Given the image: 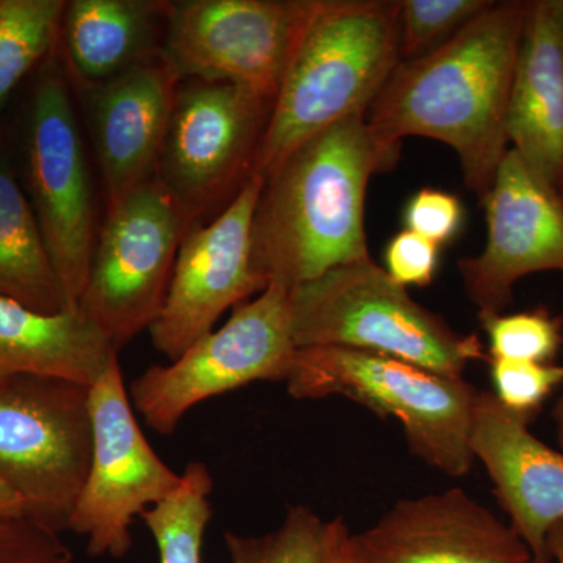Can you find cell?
<instances>
[{
	"label": "cell",
	"instance_id": "cell-1",
	"mask_svg": "<svg viewBox=\"0 0 563 563\" xmlns=\"http://www.w3.org/2000/svg\"><path fill=\"white\" fill-rule=\"evenodd\" d=\"M528 7L493 2L435 49L399 62L366 113L387 146L422 136L453 147L481 202L510 150L507 107Z\"/></svg>",
	"mask_w": 563,
	"mask_h": 563
},
{
	"label": "cell",
	"instance_id": "cell-2",
	"mask_svg": "<svg viewBox=\"0 0 563 563\" xmlns=\"http://www.w3.org/2000/svg\"><path fill=\"white\" fill-rule=\"evenodd\" d=\"M401 147L377 140L366 114L346 118L307 140L265 179L252 221V263L287 290L333 268L372 257L366 190L395 168Z\"/></svg>",
	"mask_w": 563,
	"mask_h": 563
},
{
	"label": "cell",
	"instance_id": "cell-3",
	"mask_svg": "<svg viewBox=\"0 0 563 563\" xmlns=\"http://www.w3.org/2000/svg\"><path fill=\"white\" fill-rule=\"evenodd\" d=\"M401 62V2L324 0L282 81L252 176L336 122L368 113Z\"/></svg>",
	"mask_w": 563,
	"mask_h": 563
},
{
	"label": "cell",
	"instance_id": "cell-4",
	"mask_svg": "<svg viewBox=\"0 0 563 563\" xmlns=\"http://www.w3.org/2000/svg\"><path fill=\"white\" fill-rule=\"evenodd\" d=\"M290 301L298 350L374 352L454 377H463L470 363L487 358L479 336L455 332L372 257L299 285Z\"/></svg>",
	"mask_w": 563,
	"mask_h": 563
},
{
	"label": "cell",
	"instance_id": "cell-5",
	"mask_svg": "<svg viewBox=\"0 0 563 563\" xmlns=\"http://www.w3.org/2000/svg\"><path fill=\"white\" fill-rule=\"evenodd\" d=\"M285 383L295 399L342 396L380 418H395L415 457L448 476L472 470L470 433L479 390L463 377L374 352L302 347Z\"/></svg>",
	"mask_w": 563,
	"mask_h": 563
},
{
	"label": "cell",
	"instance_id": "cell-6",
	"mask_svg": "<svg viewBox=\"0 0 563 563\" xmlns=\"http://www.w3.org/2000/svg\"><path fill=\"white\" fill-rule=\"evenodd\" d=\"M40 69L25 111L20 179L66 307L77 310L99 235L95 192L68 81L54 60Z\"/></svg>",
	"mask_w": 563,
	"mask_h": 563
},
{
	"label": "cell",
	"instance_id": "cell-7",
	"mask_svg": "<svg viewBox=\"0 0 563 563\" xmlns=\"http://www.w3.org/2000/svg\"><path fill=\"white\" fill-rule=\"evenodd\" d=\"M90 387L55 377L0 376V476L29 517L68 531L90 470Z\"/></svg>",
	"mask_w": 563,
	"mask_h": 563
},
{
	"label": "cell",
	"instance_id": "cell-8",
	"mask_svg": "<svg viewBox=\"0 0 563 563\" xmlns=\"http://www.w3.org/2000/svg\"><path fill=\"white\" fill-rule=\"evenodd\" d=\"M192 221L157 176L107 207L79 309L120 351L150 331Z\"/></svg>",
	"mask_w": 563,
	"mask_h": 563
},
{
	"label": "cell",
	"instance_id": "cell-9",
	"mask_svg": "<svg viewBox=\"0 0 563 563\" xmlns=\"http://www.w3.org/2000/svg\"><path fill=\"white\" fill-rule=\"evenodd\" d=\"M290 295L269 284L172 365L150 366L129 387L133 410L152 431L173 435L185 415L207 399L257 380L287 379L298 351Z\"/></svg>",
	"mask_w": 563,
	"mask_h": 563
},
{
	"label": "cell",
	"instance_id": "cell-10",
	"mask_svg": "<svg viewBox=\"0 0 563 563\" xmlns=\"http://www.w3.org/2000/svg\"><path fill=\"white\" fill-rule=\"evenodd\" d=\"M324 0L168 2L161 55L181 80L231 81L276 101Z\"/></svg>",
	"mask_w": 563,
	"mask_h": 563
},
{
	"label": "cell",
	"instance_id": "cell-11",
	"mask_svg": "<svg viewBox=\"0 0 563 563\" xmlns=\"http://www.w3.org/2000/svg\"><path fill=\"white\" fill-rule=\"evenodd\" d=\"M273 107L231 81H179L157 177L192 224L228 206L251 179Z\"/></svg>",
	"mask_w": 563,
	"mask_h": 563
},
{
	"label": "cell",
	"instance_id": "cell-12",
	"mask_svg": "<svg viewBox=\"0 0 563 563\" xmlns=\"http://www.w3.org/2000/svg\"><path fill=\"white\" fill-rule=\"evenodd\" d=\"M90 409V470L68 531L87 539L91 558L122 559L132 548L135 518L168 498L181 474L158 457L141 431L118 358L91 385Z\"/></svg>",
	"mask_w": 563,
	"mask_h": 563
},
{
	"label": "cell",
	"instance_id": "cell-13",
	"mask_svg": "<svg viewBox=\"0 0 563 563\" xmlns=\"http://www.w3.org/2000/svg\"><path fill=\"white\" fill-rule=\"evenodd\" d=\"M265 180L252 176L209 222L192 224L177 254L165 306L150 333L174 362L235 309L268 285L252 263V221Z\"/></svg>",
	"mask_w": 563,
	"mask_h": 563
},
{
	"label": "cell",
	"instance_id": "cell-14",
	"mask_svg": "<svg viewBox=\"0 0 563 563\" xmlns=\"http://www.w3.org/2000/svg\"><path fill=\"white\" fill-rule=\"evenodd\" d=\"M483 203L487 242L479 255L459 262V273L479 312L501 313L518 280L563 273V195L509 150Z\"/></svg>",
	"mask_w": 563,
	"mask_h": 563
},
{
	"label": "cell",
	"instance_id": "cell-15",
	"mask_svg": "<svg viewBox=\"0 0 563 563\" xmlns=\"http://www.w3.org/2000/svg\"><path fill=\"white\" fill-rule=\"evenodd\" d=\"M358 563H531L533 555L462 488L401 499L366 531L352 533Z\"/></svg>",
	"mask_w": 563,
	"mask_h": 563
},
{
	"label": "cell",
	"instance_id": "cell-16",
	"mask_svg": "<svg viewBox=\"0 0 563 563\" xmlns=\"http://www.w3.org/2000/svg\"><path fill=\"white\" fill-rule=\"evenodd\" d=\"M179 79L158 55L117 79L84 88L107 207L157 176Z\"/></svg>",
	"mask_w": 563,
	"mask_h": 563
},
{
	"label": "cell",
	"instance_id": "cell-17",
	"mask_svg": "<svg viewBox=\"0 0 563 563\" xmlns=\"http://www.w3.org/2000/svg\"><path fill=\"white\" fill-rule=\"evenodd\" d=\"M470 448L495 484L496 498L533 559H547V537L563 520V453L507 412L492 391L477 393Z\"/></svg>",
	"mask_w": 563,
	"mask_h": 563
},
{
	"label": "cell",
	"instance_id": "cell-18",
	"mask_svg": "<svg viewBox=\"0 0 563 563\" xmlns=\"http://www.w3.org/2000/svg\"><path fill=\"white\" fill-rule=\"evenodd\" d=\"M507 139L551 187L563 192V40L553 0L529 2L515 65Z\"/></svg>",
	"mask_w": 563,
	"mask_h": 563
},
{
	"label": "cell",
	"instance_id": "cell-19",
	"mask_svg": "<svg viewBox=\"0 0 563 563\" xmlns=\"http://www.w3.org/2000/svg\"><path fill=\"white\" fill-rule=\"evenodd\" d=\"M168 2L70 0L62 18L66 65L80 90L117 79L161 55Z\"/></svg>",
	"mask_w": 563,
	"mask_h": 563
},
{
	"label": "cell",
	"instance_id": "cell-20",
	"mask_svg": "<svg viewBox=\"0 0 563 563\" xmlns=\"http://www.w3.org/2000/svg\"><path fill=\"white\" fill-rule=\"evenodd\" d=\"M118 351L80 309L36 312L0 296V376L55 377L91 387Z\"/></svg>",
	"mask_w": 563,
	"mask_h": 563
},
{
	"label": "cell",
	"instance_id": "cell-21",
	"mask_svg": "<svg viewBox=\"0 0 563 563\" xmlns=\"http://www.w3.org/2000/svg\"><path fill=\"white\" fill-rule=\"evenodd\" d=\"M0 296L36 312L68 310L13 154L3 140H0Z\"/></svg>",
	"mask_w": 563,
	"mask_h": 563
},
{
	"label": "cell",
	"instance_id": "cell-22",
	"mask_svg": "<svg viewBox=\"0 0 563 563\" xmlns=\"http://www.w3.org/2000/svg\"><path fill=\"white\" fill-rule=\"evenodd\" d=\"M180 474L179 487L140 518L154 537L161 563H202L203 536L213 517V477L199 461Z\"/></svg>",
	"mask_w": 563,
	"mask_h": 563
},
{
	"label": "cell",
	"instance_id": "cell-23",
	"mask_svg": "<svg viewBox=\"0 0 563 563\" xmlns=\"http://www.w3.org/2000/svg\"><path fill=\"white\" fill-rule=\"evenodd\" d=\"M65 0H0V109L54 55Z\"/></svg>",
	"mask_w": 563,
	"mask_h": 563
},
{
	"label": "cell",
	"instance_id": "cell-24",
	"mask_svg": "<svg viewBox=\"0 0 563 563\" xmlns=\"http://www.w3.org/2000/svg\"><path fill=\"white\" fill-rule=\"evenodd\" d=\"M322 521L306 506L288 507L276 531L263 536L224 533L231 563H321Z\"/></svg>",
	"mask_w": 563,
	"mask_h": 563
},
{
	"label": "cell",
	"instance_id": "cell-25",
	"mask_svg": "<svg viewBox=\"0 0 563 563\" xmlns=\"http://www.w3.org/2000/svg\"><path fill=\"white\" fill-rule=\"evenodd\" d=\"M493 361L554 363L563 344V321L544 307L518 313L479 312Z\"/></svg>",
	"mask_w": 563,
	"mask_h": 563
},
{
	"label": "cell",
	"instance_id": "cell-26",
	"mask_svg": "<svg viewBox=\"0 0 563 563\" xmlns=\"http://www.w3.org/2000/svg\"><path fill=\"white\" fill-rule=\"evenodd\" d=\"M492 3L490 0H401V62L435 49Z\"/></svg>",
	"mask_w": 563,
	"mask_h": 563
},
{
	"label": "cell",
	"instance_id": "cell-27",
	"mask_svg": "<svg viewBox=\"0 0 563 563\" xmlns=\"http://www.w3.org/2000/svg\"><path fill=\"white\" fill-rule=\"evenodd\" d=\"M490 377L493 396L507 412L531 422L540 413L544 402L563 384V365L493 361Z\"/></svg>",
	"mask_w": 563,
	"mask_h": 563
},
{
	"label": "cell",
	"instance_id": "cell-28",
	"mask_svg": "<svg viewBox=\"0 0 563 563\" xmlns=\"http://www.w3.org/2000/svg\"><path fill=\"white\" fill-rule=\"evenodd\" d=\"M60 533L29 517L0 520V563H70Z\"/></svg>",
	"mask_w": 563,
	"mask_h": 563
},
{
	"label": "cell",
	"instance_id": "cell-29",
	"mask_svg": "<svg viewBox=\"0 0 563 563\" xmlns=\"http://www.w3.org/2000/svg\"><path fill=\"white\" fill-rule=\"evenodd\" d=\"M402 220L406 231L443 246L461 233L465 209L453 192L422 188L410 196L404 207Z\"/></svg>",
	"mask_w": 563,
	"mask_h": 563
},
{
	"label": "cell",
	"instance_id": "cell-30",
	"mask_svg": "<svg viewBox=\"0 0 563 563\" xmlns=\"http://www.w3.org/2000/svg\"><path fill=\"white\" fill-rule=\"evenodd\" d=\"M440 247L404 229L385 247V272L402 287H428L439 272Z\"/></svg>",
	"mask_w": 563,
	"mask_h": 563
},
{
	"label": "cell",
	"instance_id": "cell-31",
	"mask_svg": "<svg viewBox=\"0 0 563 563\" xmlns=\"http://www.w3.org/2000/svg\"><path fill=\"white\" fill-rule=\"evenodd\" d=\"M321 563H358L352 544V533L342 517L325 521Z\"/></svg>",
	"mask_w": 563,
	"mask_h": 563
},
{
	"label": "cell",
	"instance_id": "cell-32",
	"mask_svg": "<svg viewBox=\"0 0 563 563\" xmlns=\"http://www.w3.org/2000/svg\"><path fill=\"white\" fill-rule=\"evenodd\" d=\"M29 517L27 504L16 490L0 476V520ZM31 518V517H29Z\"/></svg>",
	"mask_w": 563,
	"mask_h": 563
},
{
	"label": "cell",
	"instance_id": "cell-33",
	"mask_svg": "<svg viewBox=\"0 0 563 563\" xmlns=\"http://www.w3.org/2000/svg\"><path fill=\"white\" fill-rule=\"evenodd\" d=\"M547 559L551 563H563V520L548 532Z\"/></svg>",
	"mask_w": 563,
	"mask_h": 563
},
{
	"label": "cell",
	"instance_id": "cell-34",
	"mask_svg": "<svg viewBox=\"0 0 563 563\" xmlns=\"http://www.w3.org/2000/svg\"><path fill=\"white\" fill-rule=\"evenodd\" d=\"M553 420L555 426V435H558V442L561 444L563 450V396L555 402L553 410Z\"/></svg>",
	"mask_w": 563,
	"mask_h": 563
},
{
	"label": "cell",
	"instance_id": "cell-35",
	"mask_svg": "<svg viewBox=\"0 0 563 563\" xmlns=\"http://www.w3.org/2000/svg\"><path fill=\"white\" fill-rule=\"evenodd\" d=\"M553 9L555 14V21H558L559 32L563 40V0H553Z\"/></svg>",
	"mask_w": 563,
	"mask_h": 563
},
{
	"label": "cell",
	"instance_id": "cell-36",
	"mask_svg": "<svg viewBox=\"0 0 563 563\" xmlns=\"http://www.w3.org/2000/svg\"><path fill=\"white\" fill-rule=\"evenodd\" d=\"M531 563H551L550 561H542V559H533Z\"/></svg>",
	"mask_w": 563,
	"mask_h": 563
}]
</instances>
